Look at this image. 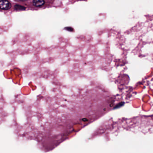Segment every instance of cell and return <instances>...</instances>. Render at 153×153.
I'll use <instances>...</instances> for the list:
<instances>
[{
    "label": "cell",
    "mask_w": 153,
    "mask_h": 153,
    "mask_svg": "<svg viewBox=\"0 0 153 153\" xmlns=\"http://www.w3.org/2000/svg\"><path fill=\"white\" fill-rule=\"evenodd\" d=\"M11 3L7 0H2L0 1V9L7 10L11 8Z\"/></svg>",
    "instance_id": "obj_1"
},
{
    "label": "cell",
    "mask_w": 153,
    "mask_h": 153,
    "mask_svg": "<svg viewBox=\"0 0 153 153\" xmlns=\"http://www.w3.org/2000/svg\"><path fill=\"white\" fill-rule=\"evenodd\" d=\"M45 3L44 0H34L33 4L36 7H40L43 6Z\"/></svg>",
    "instance_id": "obj_2"
},
{
    "label": "cell",
    "mask_w": 153,
    "mask_h": 153,
    "mask_svg": "<svg viewBox=\"0 0 153 153\" xmlns=\"http://www.w3.org/2000/svg\"><path fill=\"white\" fill-rule=\"evenodd\" d=\"M15 7H16V8L18 9H20L21 10L24 9V7H22V6H15Z\"/></svg>",
    "instance_id": "obj_3"
},
{
    "label": "cell",
    "mask_w": 153,
    "mask_h": 153,
    "mask_svg": "<svg viewBox=\"0 0 153 153\" xmlns=\"http://www.w3.org/2000/svg\"><path fill=\"white\" fill-rule=\"evenodd\" d=\"M22 1H23V2H24V1H27V0H21Z\"/></svg>",
    "instance_id": "obj_4"
}]
</instances>
